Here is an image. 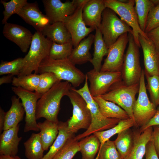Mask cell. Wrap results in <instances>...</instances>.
I'll use <instances>...</instances> for the list:
<instances>
[{
  "label": "cell",
  "mask_w": 159,
  "mask_h": 159,
  "mask_svg": "<svg viewBox=\"0 0 159 159\" xmlns=\"http://www.w3.org/2000/svg\"><path fill=\"white\" fill-rule=\"evenodd\" d=\"M40 78V74L35 73L16 77L12 82L14 87H21L26 90L34 92L37 90Z\"/></svg>",
  "instance_id": "33"
},
{
  "label": "cell",
  "mask_w": 159,
  "mask_h": 159,
  "mask_svg": "<svg viewBox=\"0 0 159 159\" xmlns=\"http://www.w3.org/2000/svg\"><path fill=\"white\" fill-rule=\"evenodd\" d=\"M88 80L86 75L84 84L82 87L77 90L72 87V89L80 95L86 102L92 117L91 123L88 129L84 132L75 137L76 140L78 141L95 132L110 129L116 125L121 120L117 119L106 118L102 114L98 105L90 94Z\"/></svg>",
  "instance_id": "2"
},
{
  "label": "cell",
  "mask_w": 159,
  "mask_h": 159,
  "mask_svg": "<svg viewBox=\"0 0 159 159\" xmlns=\"http://www.w3.org/2000/svg\"><path fill=\"white\" fill-rule=\"evenodd\" d=\"M134 141L133 131L130 128L118 133L114 141L122 159H126L132 150Z\"/></svg>",
  "instance_id": "29"
},
{
  "label": "cell",
  "mask_w": 159,
  "mask_h": 159,
  "mask_svg": "<svg viewBox=\"0 0 159 159\" xmlns=\"http://www.w3.org/2000/svg\"><path fill=\"white\" fill-rule=\"evenodd\" d=\"M14 92L21 100L24 107L25 116L24 128L25 132L39 131L37 122L36 112L37 102L42 95L35 92L26 90L21 87H13Z\"/></svg>",
  "instance_id": "11"
},
{
  "label": "cell",
  "mask_w": 159,
  "mask_h": 159,
  "mask_svg": "<svg viewBox=\"0 0 159 159\" xmlns=\"http://www.w3.org/2000/svg\"><path fill=\"white\" fill-rule=\"evenodd\" d=\"M95 159H122L114 141L109 140L100 146Z\"/></svg>",
  "instance_id": "38"
},
{
  "label": "cell",
  "mask_w": 159,
  "mask_h": 159,
  "mask_svg": "<svg viewBox=\"0 0 159 159\" xmlns=\"http://www.w3.org/2000/svg\"><path fill=\"white\" fill-rule=\"evenodd\" d=\"M90 83V92L93 97L106 93L115 83L122 80L119 72H97L93 69L86 74Z\"/></svg>",
  "instance_id": "12"
},
{
  "label": "cell",
  "mask_w": 159,
  "mask_h": 159,
  "mask_svg": "<svg viewBox=\"0 0 159 159\" xmlns=\"http://www.w3.org/2000/svg\"><path fill=\"white\" fill-rule=\"evenodd\" d=\"M16 14L27 23L32 26L36 31L41 32L50 24L48 17L42 13L35 3L27 2Z\"/></svg>",
  "instance_id": "18"
},
{
  "label": "cell",
  "mask_w": 159,
  "mask_h": 159,
  "mask_svg": "<svg viewBox=\"0 0 159 159\" xmlns=\"http://www.w3.org/2000/svg\"><path fill=\"white\" fill-rule=\"evenodd\" d=\"M155 6L159 5V0H152Z\"/></svg>",
  "instance_id": "50"
},
{
  "label": "cell",
  "mask_w": 159,
  "mask_h": 159,
  "mask_svg": "<svg viewBox=\"0 0 159 159\" xmlns=\"http://www.w3.org/2000/svg\"><path fill=\"white\" fill-rule=\"evenodd\" d=\"M94 38L95 35L91 34L83 39L77 47L73 48L68 59L75 65L90 62L92 57L90 50L94 42Z\"/></svg>",
  "instance_id": "22"
},
{
  "label": "cell",
  "mask_w": 159,
  "mask_h": 159,
  "mask_svg": "<svg viewBox=\"0 0 159 159\" xmlns=\"http://www.w3.org/2000/svg\"><path fill=\"white\" fill-rule=\"evenodd\" d=\"M73 47L72 40L63 44L52 42L49 57L53 59H68L72 52Z\"/></svg>",
  "instance_id": "36"
},
{
  "label": "cell",
  "mask_w": 159,
  "mask_h": 159,
  "mask_svg": "<svg viewBox=\"0 0 159 159\" xmlns=\"http://www.w3.org/2000/svg\"><path fill=\"white\" fill-rule=\"evenodd\" d=\"M45 72L53 73L59 80L69 82L75 88L85 82L86 77V74L68 58L53 59L49 57L45 58L40 64L38 73L41 74Z\"/></svg>",
  "instance_id": "3"
},
{
  "label": "cell",
  "mask_w": 159,
  "mask_h": 159,
  "mask_svg": "<svg viewBox=\"0 0 159 159\" xmlns=\"http://www.w3.org/2000/svg\"><path fill=\"white\" fill-rule=\"evenodd\" d=\"M75 136L67 140L52 159H72L80 150L79 142L75 139Z\"/></svg>",
  "instance_id": "35"
},
{
  "label": "cell",
  "mask_w": 159,
  "mask_h": 159,
  "mask_svg": "<svg viewBox=\"0 0 159 159\" xmlns=\"http://www.w3.org/2000/svg\"><path fill=\"white\" fill-rule=\"evenodd\" d=\"M133 127L137 128L136 123L133 119L129 118L121 120L116 125L110 129L104 131L96 132L93 134L98 138L101 146L105 142L110 140V139L114 135Z\"/></svg>",
  "instance_id": "32"
},
{
  "label": "cell",
  "mask_w": 159,
  "mask_h": 159,
  "mask_svg": "<svg viewBox=\"0 0 159 159\" xmlns=\"http://www.w3.org/2000/svg\"><path fill=\"white\" fill-rule=\"evenodd\" d=\"M159 26V5L153 7L149 11L146 22L144 32L146 34Z\"/></svg>",
  "instance_id": "42"
},
{
  "label": "cell",
  "mask_w": 159,
  "mask_h": 159,
  "mask_svg": "<svg viewBox=\"0 0 159 159\" xmlns=\"http://www.w3.org/2000/svg\"><path fill=\"white\" fill-rule=\"evenodd\" d=\"M14 77V75L10 74L1 77L0 78V85H2L4 83H9L12 82Z\"/></svg>",
  "instance_id": "48"
},
{
  "label": "cell",
  "mask_w": 159,
  "mask_h": 159,
  "mask_svg": "<svg viewBox=\"0 0 159 159\" xmlns=\"http://www.w3.org/2000/svg\"><path fill=\"white\" fill-rule=\"evenodd\" d=\"M106 8L113 11L132 29L134 38L137 45L141 47L138 37L140 34L148 38L146 34L142 31L139 26L138 17L135 11V0H129L126 3L120 2L118 0H104Z\"/></svg>",
  "instance_id": "10"
},
{
  "label": "cell",
  "mask_w": 159,
  "mask_h": 159,
  "mask_svg": "<svg viewBox=\"0 0 159 159\" xmlns=\"http://www.w3.org/2000/svg\"><path fill=\"white\" fill-rule=\"evenodd\" d=\"M154 6L152 0H135L134 8L138 24L140 29L144 32L148 14Z\"/></svg>",
  "instance_id": "34"
},
{
  "label": "cell",
  "mask_w": 159,
  "mask_h": 159,
  "mask_svg": "<svg viewBox=\"0 0 159 159\" xmlns=\"http://www.w3.org/2000/svg\"><path fill=\"white\" fill-rule=\"evenodd\" d=\"M40 74V78L39 83L35 92L40 94H43L55 84L61 81L52 72H45Z\"/></svg>",
  "instance_id": "40"
},
{
  "label": "cell",
  "mask_w": 159,
  "mask_h": 159,
  "mask_svg": "<svg viewBox=\"0 0 159 159\" xmlns=\"http://www.w3.org/2000/svg\"><path fill=\"white\" fill-rule=\"evenodd\" d=\"M69 82L60 81L55 84L38 100L37 106V120L41 118L58 122V115L60 109L61 100L67 96L72 87Z\"/></svg>",
  "instance_id": "1"
},
{
  "label": "cell",
  "mask_w": 159,
  "mask_h": 159,
  "mask_svg": "<svg viewBox=\"0 0 159 159\" xmlns=\"http://www.w3.org/2000/svg\"><path fill=\"white\" fill-rule=\"evenodd\" d=\"M104 0H89L85 5L82 13L86 25L95 29L99 28L102 19V14L106 8Z\"/></svg>",
  "instance_id": "19"
},
{
  "label": "cell",
  "mask_w": 159,
  "mask_h": 159,
  "mask_svg": "<svg viewBox=\"0 0 159 159\" xmlns=\"http://www.w3.org/2000/svg\"><path fill=\"white\" fill-rule=\"evenodd\" d=\"M4 25L2 32L4 36L16 44L22 52H26L33 34L28 29L18 24L7 22Z\"/></svg>",
  "instance_id": "17"
},
{
  "label": "cell",
  "mask_w": 159,
  "mask_h": 159,
  "mask_svg": "<svg viewBox=\"0 0 159 159\" xmlns=\"http://www.w3.org/2000/svg\"><path fill=\"white\" fill-rule=\"evenodd\" d=\"M41 32L46 38L58 44H63L72 40L70 34L62 22L49 24Z\"/></svg>",
  "instance_id": "23"
},
{
  "label": "cell",
  "mask_w": 159,
  "mask_h": 159,
  "mask_svg": "<svg viewBox=\"0 0 159 159\" xmlns=\"http://www.w3.org/2000/svg\"><path fill=\"white\" fill-rule=\"evenodd\" d=\"M79 145L82 159H95L100 143L97 137L93 134L82 139L79 142Z\"/></svg>",
  "instance_id": "31"
},
{
  "label": "cell",
  "mask_w": 159,
  "mask_h": 159,
  "mask_svg": "<svg viewBox=\"0 0 159 159\" xmlns=\"http://www.w3.org/2000/svg\"><path fill=\"white\" fill-rule=\"evenodd\" d=\"M159 52V26L146 34Z\"/></svg>",
  "instance_id": "45"
},
{
  "label": "cell",
  "mask_w": 159,
  "mask_h": 159,
  "mask_svg": "<svg viewBox=\"0 0 159 159\" xmlns=\"http://www.w3.org/2000/svg\"><path fill=\"white\" fill-rule=\"evenodd\" d=\"M89 0L85 1L77 7L73 14L67 17L63 23L71 34L74 48L95 29L87 27L82 18L83 8Z\"/></svg>",
  "instance_id": "14"
},
{
  "label": "cell",
  "mask_w": 159,
  "mask_h": 159,
  "mask_svg": "<svg viewBox=\"0 0 159 159\" xmlns=\"http://www.w3.org/2000/svg\"><path fill=\"white\" fill-rule=\"evenodd\" d=\"M0 2L4 7V17L2 21V24H4L7 22L8 20L12 15L16 14L27 3V0H11L8 2L1 0Z\"/></svg>",
  "instance_id": "37"
},
{
  "label": "cell",
  "mask_w": 159,
  "mask_h": 159,
  "mask_svg": "<svg viewBox=\"0 0 159 159\" xmlns=\"http://www.w3.org/2000/svg\"><path fill=\"white\" fill-rule=\"evenodd\" d=\"M19 99L15 96L11 97V105L9 110L6 112L3 130L16 125L23 120L25 111Z\"/></svg>",
  "instance_id": "26"
},
{
  "label": "cell",
  "mask_w": 159,
  "mask_h": 159,
  "mask_svg": "<svg viewBox=\"0 0 159 159\" xmlns=\"http://www.w3.org/2000/svg\"><path fill=\"white\" fill-rule=\"evenodd\" d=\"M23 58L19 57L9 62L2 61L0 64V75L12 74L18 76L22 69Z\"/></svg>",
  "instance_id": "39"
},
{
  "label": "cell",
  "mask_w": 159,
  "mask_h": 159,
  "mask_svg": "<svg viewBox=\"0 0 159 159\" xmlns=\"http://www.w3.org/2000/svg\"><path fill=\"white\" fill-rule=\"evenodd\" d=\"M59 122H55L46 120L42 122L37 123L40 131L39 133L40 139L44 151L48 150L57 137L59 133Z\"/></svg>",
  "instance_id": "25"
},
{
  "label": "cell",
  "mask_w": 159,
  "mask_h": 159,
  "mask_svg": "<svg viewBox=\"0 0 159 159\" xmlns=\"http://www.w3.org/2000/svg\"><path fill=\"white\" fill-rule=\"evenodd\" d=\"M145 77L144 70L142 69L139 82L138 95L133 108V117L137 128H140L146 125L155 115L157 109L148 97Z\"/></svg>",
  "instance_id": "9"
},
{
  "label": "cell",
  "mask_w": 159,
  "mask_h": 159,
  "mask_svg": "<svg viewBox=\"0 0 159 159\" xmlns=\"http://www.w3.org/2000/svg\"><path fill=\"white\" fill-rule=\"evenodd\" d=\"M153 127L143 132L139 129L133 130L134 141L131 151L126 159H143L145 155L148 143L153 139Z\"/></svg>",
  "instance_id": "21"
},
{
  "label": "cell",
  "mask_w": 159,
  "mask_h": 159,
  "mask_svg": "<svg viewBox=\"0 0 159 159\" xmlns=\"http://www.w3.org/2000/svg\"><path fill=\"white\" fill-rule=\"evenodd\" d=\"M19 125L3 130L0 137V155H15L18 151V145L22 139L18 133Z\"/></svg>",
  "instance_id": "20"
},
{
  "label": "cell",
  "mask_w": 159,
  "mask_h": 159,
  "mask_svg": "<svg viewBox=\"0 0 159 159\" xmlns=\"http://www.w3.org/2000/svg\"><path fill=\"white\" fill-rule=\"evenodd\" d=\"M145 159H159L152 140L148 143L146 148Z\"/></svg>",
  "instance_id": "43"
},
{
  "label": "cell",
  "mask_w": 159,
  "mask_h": 159,
  "mask_svg": "<svg viewBox=\"0 0 159 159\" xmlns=\"http://www.w3.org/2000/svg\"><path fill=\"white\" fill-rule=\"evenodd\" d=\"M128 46L125 54L121 70L122 80L130 85L139 83L142 70L140 61L139 47L132 33H128Z\"/></svg>",
  "instance_id": "7"
},
{
  "label": "cell",
  "mask_w": 159,
  "mask_h": 159,
  "mask_svg": "<svg viewBox=\"0 0 159 159\" xmlns=\"http://www.w3.org/2000/svg\"><path fill=\"white\" fill-rule=\"evenodd\" d=\"M153 127V140L155 150L159 157V126Z\"/></svg>",
  "instance_id": "46"
},
{
  "label": "cell",
  "mask_w": 159,
  "mask_h": 159,
  "mask_svg": "<svg viewBox=\"0 0 159 159\" xmlns=\"http://www.w3.org/2000/svg\"><path fill=\"white\" fill-rule=\"evenodd\" d=\"M143 55L145 74L150 76L159 75V52L148 38L140 34L138 37Z\"/></svg>",
  "instance_id": "16"
},
{
  "label": "cell",
  "mask_w": 159,
  "mask_h": 159,
  "mask_svg": "<svg viewBox=\"0 0 159 159\" xmlns=\"http://www.w3.org/2000/svg\"><path fill=\"white\" fill-rule=\"evenodd\" d=\"M86 0H73L62 2L60 0H43L46 15L50 24L64 22L68 16L74 13L80 5Z\"/></svg>",
  "instance_id": "13"
},
{
  "label": "cell",
  "mask_w": 159,
  "mask_h": 159,
  "mask_svg": "<svg viewBox=\"0 0 159 159\" xmlns=\"http://www.w3.org/2000/svg\"><path fill=\"white\" fill-rule=\"evenodd\" d=\"M151 101L156 107L159 105V75L150 76L145 74Z\"/></svg>",
  "instance_id": "41"
},
{
  "label": "cell",
  "mask_w": 159,
  "mask_h": 159,
  "mask_svg": "<svg viewBox=\"0 0 159 159\" xmlns=\"http://www.w3.org/2000/svg\"><path fill=\"white\" fill-rule=\"evenodd\" d=\"M67 96L73 108L72 116L67 121L69 131L75 134L81 129L87 130L91 125L92 117L86 102L72 87Z\"/></svg>",
  "instance_id": "8"
},
{
  "label": "cell",
  "mask_w": 159,
  "mask_h": 159,
  "mask_svg": "<svg viewBox=\"0 0 159 159\" xmlns=\"http://www.w3.org/2000/svg\"><path fill=\"white\" fill-rule=\"evenodd\" d=\"M93 97L98 105L101 113L105 117L121 120L130 118L124 110L114 103L106 100L100 96Z\"/></svg>",
  "instance_id": "24"
},
{
  "label": "cell",
  "mask_w": 159,
  "mask_h": 159,
  "mask_svg": "<svg viewBox=\"0 0 159 159\" xmlns=\"http://www.w3.org/2000/svg\"><path fill=\"white\" fill-rule=\"evenodd\" d=\"M159 126V106L157 108L155 115L145 125L140 128V131L142 132L150 127Z\"/></svg>",
  "instance_id": "44"
},
{
  "label": "cell",
  "mask_w": 159,
  "mask_h": 159,
  "mask_svg": "<svg viewBox=\"0 0 159 159\" xmlns=\"http://www.w3.org/2000/svg\"><path fill=\"white\" fill-rule=\"evenodd\" d=\"M0 159H21L19 156L15 155H0Z\"/></svg>",
  "instance_id": "49"
},
{
  "label": "cell",
  "mask_w": 159,
  "mask_h": 159,
  "mask_svg": "<svg viewBox=\"0 0 159 159\" xmlns=\"http://www.w3.org/2000/svg\"><path fill=\"white\" fill-rule=\"evenodd\" d=\"M25 155L28 159H42L44 150L39 133H32L24 143Z\"/></svg>",
  "instance_id": "30"
},
{
  "label": "cell",
  "mask_w": 159,
  "mask_h": 159,
  "mask_svg": "<svg viewBox=\"0 0 159 159\" xmlns=\"http://www.w3.org/2000/svg\"><path fill=\"white\" fill-rule=\"evenodd\" d=\"M59 133L57 138L50 147L48 152L44 155L42 159H52L70 138L75 136L70 132L68 128L67 122H59Z\"/></svg>",
  "instance_id": "28"
},
{
  "label": "cell",
  "mask_w": 159,
  "mask_h": 159,
  "mask_svg": "<svg viewBox=\"0 0 159 159\" xmlns=\"http://www.w3.org/2000/svg\"><path fill=\"white\" fill-rule=\"evenodd\" d=\"M94 39V52L93 57L90 62L93 69L97 72L100 71L102 62L103 57L107 55L109 48L107 46L103 38L102 33L99 28H96Z\"/></svg>",
  "instance_id": "27"
},
{
  "label": "cell",
  "mask_w": 159,
  "mask_h": 159,
  "mask_svg": "<svg viewBox=\"0 0 159 159\" xmlns=\"http://www.w3.org/2000/svg\"><path fill=\"white\" fill-rule=\"evenodd\" d=\"M139 87V83L128 85L122 80L113 84L106 93L100 96L120 106L134 120L133 108Z\"/></svg>",
  "instance_id": "5"
},
{
  "label": "cell",
  "mask_w": 159,
  "mask_h": 159,
  "mask_svg": "<svg viewBox=\"0 0 159 159\" xmlns=\"http://www.w3.org/2000/svg\"><path fill=\"white\" fill-rule=\"evenodd\" d=\"M52 43L42 32L36 31L33 34L29 50L23 58V67L17 77L30 74L33 72L38 74L40 64L49 56Z\"/></svg>",
  "instance_id": "4"
},
{
  "label": "cell",
  "mask_w": 159,
  "mask_h": 159,
  "mask_svg": "<svg viewBox=\"0 0 159 159\" xmlns=\"http://www.w3.org/2000/svg\"><path fill=\"white\" fill-rule=\"evenodd\" d=\"M128 42V33H125L109 49L107 57L102 65L100 71L121 72L124 57V52Z\"/></svg>",
  "instance_id": "15"
},
{
  "label": "cell",
  "mask_w": 159,
  "mask_h": 159,
  "mask_svg": "<svg viewBox=\"0 0 159 159\" xmlns=\"http://www.w3.org/2000/svg\"><path fill=\"white\" fill-rule=\"evenodd\" d=\"M103 39L109 49L122 34H133L132 29L119 18L111 9L106 8L102 14V19L99 28Z\"/></svg>",
  "instance_id": "6"
},
{
  "label": "cell",
  "mask_w": 159,
  "mask_h": 159,
  "mask_svg": "<svg viewBox=\"0 0 159 159\" xmlns=\"http://www.w3.org/2000/svg\"><path fill=\"white\" fill-rule=\"evenodd\" d=\"M6 112L0 107V132L4 130Z\"/></svg>",
  "instance_id": "47"
}]
</instances>
